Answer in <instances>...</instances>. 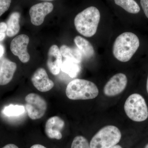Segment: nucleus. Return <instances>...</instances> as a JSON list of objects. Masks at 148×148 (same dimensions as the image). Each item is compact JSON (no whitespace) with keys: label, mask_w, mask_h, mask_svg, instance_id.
Masks as SVG:
<instances>
[{"label":"nucleus","mask_w":148,"mask_h":148,"mask_svg":"<svg viewBox=\"0 0 148 148\" xmlns=\"http://www.w3.org/2000/svg\"><path fill=\"white\" fill-rule=\"evenodd\" d=\"M101 18V13L95 6L85 9L78 14L74 20L75 27L80 34L91 37L96 34Z\"/></svg>","instance_id":"obj_1"},{"label":"nucleus","mask_w":148,"mask_h":148,"mask_svg":"<svg viewBox=\"0 0 148 148\" xmlns=\"http://www.w3.org/2000/svg\"><path fill=\"white\" fill-rule=\"evenodd\" d=\"M140 40L135 34L125 32L117 37L113 46V54L119 61L127 62L138 50Z\"/></svg>","instance_id":"obj_2"},{"label":"nucleus","mask_w":148,"mask_h":148,"mask_svg":"<svg viewBox=\"0 0 148 148\" xmlns=\"http://www.w3.org/2000/svg\"><path fill=\"white\" fill-rule=\"evenodd\" d=\"M66 93L71 100H89L96 98L99 94V90L94 83L87 80L76 79L69 83Z\"/></svg>","instance_id":"obj_3"},{"label":"nucleus","mask_w":148,"mask_h":148,"mask_svg":"<svg viewBox=\"0 0 148 148\" xmlns=\"http://www.w3.org/2000/svg\"><path fill=\"white\" fill-rule=\"evenodd\" d=\"M124 110L133 121L140 122L148 118V108L144 97L138 93L130 95L124 104Z\"/></svg>","instance_id":"obj_4"},{"label":"nucleus","mask_w":148,"mask_h":148,"mask_svg":"<svg viewBox=\"0 0 148 148\" xmlns=\"http://www.w3.org/2000/svg\"><path fill=\"white\" fill-rule=\"evenodd\" d=\"M121 138L119 129L114 125L101 128L90 140L91 148H111L118 144Z\"/></svg>","instance_id":"obj_5"},{"label":"nucleus","mask_w":148,"mask_h":148,"mask_svg":"<svg viewBox=\"0 0 148 148\" xmlns=\"http://www.w3.org/2000/svg\"><path fill=\"white\" fill-rule=\"evenodd\" d=\"M26 110L28 116L32 120L41 118L47 109L46 101L36 93H30L25 97Z\"/></svg>","instance_id":"obj_6"},{"label":"nucleus","mask_w":148,"mask_h":148,"mask_svg":"<svg viewBox=\"0 0 148 148\" xmlns=\"http://www.w3.org/2000/svg\"><path fill=\"white\" fill-rule=\"evenodd\" d=\"M29 42V38L27 35H18L12 40L10 45L11 51L14 55L18 56L21 62L27 63L30 57L27 46Z\"/></svg>","instance_id":"obj_7"},{"label":"nucleus","mask_w":148,"mask_h":148,"mask_svg":"<svg viewBox=\"0 0 148 148\" xmlns=\"http://www.w3.org/2000/svg\"><path fill=\"white\" fill-rule=\"evenodd\" d=\"M127 83V77L125 74L122 73L116 74L104 86V93L109 97L119 95L125 89Z\"/></svg>","instance_id":"obj_8"},{"label":"nucleus","mask_w":148,"mask_h":148,"mask_svg":"<svg viewBox=\"0 0 148 148\" xmlns=\"http://www.w3.org/2000/svg\"><path fill=\"white\" fill-rule=\"evenodd\" d=\"M53 9V5L49 2L39 3L32 6L29 10L32 24L36 26L41 25L45 16L50 13Z\"/></svg>","instance_id":"obj_9"},{"label":"nucleus","mask_w":148,"mask_h":148,"mask_svg":"<svg viewBox=\"0 0 148 148\" xmlns=\"http://www.w3.org/2000/svg\"><path fill=\"white\" fill-rule=\"evenodd\" d=\"M32 81L35 87L40 92H46L51 90L54 83L49 78L45 69L39 68L32 75Z\"/></svg>","instance_id":"obj_10"},{"label":"nucleus","mask_w":148,"mask_h":148,"mask_svg":"<svg viewBox=\"0 0 148 148\" xmlns=\"http://www.w3.org/2000/svg\"><path fill=\"white\" fill-rule=\"evenodd\" d=\"M65 125V122L58 116L51 117L46 123L45 132L49 138L61 140L62 138L61 130Z\"/></svg>","instance_id":"obj_11"},{"label":"nucleus","mask_w":148,"mask_h":148,"mask_svg":"<svg viewBox=\"0 0 148 148\" xmlns=\"http://www.w3.org/2000/svg\"><path fill=\"white\" fill-rule=\"evenodd\" d=\"M62 55L57 45L51 46L48 53L47 66L51 74L57 75L60 73L62 64Z\"/></svg>","instance_id":"obj_12"},{"label":"nucleus","mask_w":148,"mask_h":148,"mask_svg":"<svg viewBox=\"0 0 148 148\" xmlns=\"http://www.w3.org/2000/svg\"><path fill=\"white\" fill-rule=\"evenodd\" d=\"M16 68V63L7 58L3 59L0 67V85H5L10 82L13 78Z\"/></svg>","instance_id":"obj_13"},{"label":"nucleus","mask_w":148,"mask_h":148,"mask_svg":"<svg viewBox=\"0 0 148 148\" xmlns=\"http://www.w3.org/2000/svg\"><path fill=\"white\" fill-rule=\"evenodd\" d=\"M20 14L19 12H14L11 14L7 21L6 35L9 37L16 36L20 31L19 19Z\"/></svg>","instance_id":"obj_14"},{"label":"nucleus","mask_w":148,"mask_h":148,"mask_svg":"<svg viewBox=\"0 0 148 148\" xmlns=\"http://www.w3.org/2000/svg\"><path fill=\"white\" fill-rule=\"evenodd\" d=\"M74 42L83 56L86 58H90L94 55L95 51L93 46L87 40L80 36H77L74 39Z\"/></svg>","instance_id":"obj_15"},{"label":"nucleus","mask_w":148,"mask_h":148,"mask_svg":"<svg viewBox=\"0 0 148 148\" xmlns=\"http://www.w3.org/2000/svg\"><path fill=\"white\" fill-rule=\"evenodd\" d=\"M61 55L66 59L79 64L82 61V53L78 48L77 47L72 48L66 45L61 46L60 49Z\"/></svg>","instance_id":"obj_16"},{"label":"nucleus","mask_w":148,"mask_h":148,"mask_svg":"<svg viewBox=\"0 0 148 148\" xmlns=\"http://www.w3.org/2000/svg\"><path fill=\"white\" fill-rule=\"evenodd\" d=\"M61 70L68 74L71 77L74 78L79 74L81 71V67L79 64L66 58L62 62Z\"/></svg>","instance_id":"obj_17"},{"label":"nucleus","mask_w":148,"mask_h":148,"mask_svg":"<svg viewBox=\"0 0 148 148\" xmlns=\"http://www.w3.org/2000/svg\"><path fill=\"white\" fill-rule=\"evenodd\" d=\"M116 5L131 14H137L140 12V8L138 3L135 0H114Z\"/></svg>","instance_id":"obj_18"},{"label":"nucleus","mask_w":148,"mask_h":148,"mask_svg":"<svg viewBox=\"0 0 148 148\" xmlns=\"http://www.w3.org/2000/svg\"><path fill=\"white\" fill-rule=\"evenodd\" d=\"M25 111V108L23 106L11 104L5 106L3 109L2 112L6 116H17L24 114Z\"/></svg>","instance_id":"obj_19"},{"label":"nucleus","mask_w":148,"mask_h":148,"mask_svg":"<svg viewBox=\"0 0 148 148\" xmlns=\"http://www.w3.org/2000/svg\"><path fill=\"white\" fill-rule=\"evenodd\" d=\"M71 148H91L90 144L85 138L82 136H77L74 138Z\"/></svg>","instance_id":"obj_20"},{"label":"nucleus","mask_w":148,"mask_h":148,"mask_svg":"<svg viewBox=\"0 0 148 148\" xmlns=\"http://www.w3.org/2000/svg\"><path fill=\"white\" fill-rule=\"evenodd\" d=\"M12 0H0V16L9 8Z\"/></svg>","instance_id":"obj_21"},{"label":"nucleus","mask_w":148,"mask_h":148,"mask_svg":"<svg viewBox=\"0 0 148 148\" xmlns=\"http://www.w3.org/2000/svg\"><path fill=\"white\" fill-rule=\"evenodd\" d=\"M7 25L5 22L0 23V41L4 39L6 34Z\"/></svg>","instance_id":"obj_22"},{"label":"nucleus","mask_w":148,"mask_h":148,"mask_svg":"<svg viewBox=\"0 0 148 148\" xmlns=\"http://www.w3.org/2000/svg\"><path fill=\"white\" fill-rule=\"evenodd\" d=\"M140 4L146 16L148 18V0H140Z\"/></svg>","instance_id":"obj_23"},{"label":"nucleus","mask_w":148,"mask_h":148,"mask_svg":"<svg viewBox=\"0 0 148 148\" xmlns=\"http://www.w3.org/2000/svg\"><path fill=\"white\" fill-rule=\"evenodd\" d=\"M2 148H18V147L16 145L10 144L6 145L4 147H3Z\"/></svg>","instance_id":"obj_24"},{"label":"nucleus","mask_w":148,"mask_h":148,"mask_svg":"<svg viewBox=\"0 0 148 148\" xmlns=\"http://www.w3.org/2000/svg\"><path fill=\"white\" fill-rule=\"evenodd\" d=\"M5 49L3 46L1 45L0 44V58L2 57L4 53Z\"/></svg>","instance_id":"obj_25"},{"label":"nucleus","mask_w":148,"mask_h":148,"mask_svg":"<svg viewBox=\"0 0 148 148\" xmlns=\"http://www.w3.org/2000/svg\"><path fill=\"white\" fill-rule=\"evenodd\" d=\"M30 148H47L45 147L44 146L42 145H39V144H36V145H34L32 146Z\"/></svg>","instance_id":"obj_26"},{"label":"nucleus","mask_w":148,"mask_h":148,"mask_svg":"<svg viewBox=\"0 0 148 148\" xmlns=\"http://www.w3.org/2000/svg\"><path fill=\"white\" fill-rule=\"evenodd\" d=\"M111 148H123L121 146L119 145H116L113 146Z\"/></svg>","instance_id":"obj_27"},{"label":"nucleus","mask_w":148,"mask_h":148,"mask_svg":"<svg viewBox=\"0 0 148 148\" xmlns=\"http://www.w3.org/2000/svg\"><path fill=\"white\" fill-rule=\"evenodd\" d=\"M146 87H147V92L148 94V75L147 77V86H146Z\"/></svg>","instance_id":"obj_28"},{"label":"nucleus","mask_w":148,"mask_h":148,"mask_svg":"<svg viewBox=\"0 0 148 148\" xmlns=\"http://www.w3.org/2000/svg\"><path fill=\"white\" fill-rule=\"evenodd\" d=\"M40 1H53V0H40Z\"/></svg>","instance_id":"obj_29"},{"label":"nucleus","mask_w":148,"mask_h":148,"mask_svg":"<svg viewBox=\"0 0 148 148\" xmlns=\"http://www.w3.org/2000/svg\"><path fill=\"white\" fill-rule=\"evenodd\" d=\"M148 148V143L145 146V148Z\"/></svg>","instance_id":"obj_30"},{"label":"nucleus","mask_w":148,"mask_h":148,"mask_svg":"<svg viewBox=\"0 0 148 148\" xmlns=\"http://www.w3.org/2000/svg\"><path fill=\"white\" fill-rule=\"evenodd\" d=\"M1 63H0V67H1Z\"/></svg>","instance_id":"obj_31"}]
</instances>
